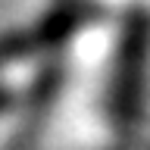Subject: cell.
<instances>
[{
    "mask_svg": "<svg viewBox=\"0 0 150 150\" xmlns=\"http://www.w3.org/2000/svg\"><path fill=\"white\" fill-rule=\"evenodd\" d=\"M81 22H84L81 3H63L59 9H53L50 16H44L35 25L9 31V35H0V66H9L16 59H25L31 53L47 50V47L63 44L72 31H78Z\"/></svg>",
    "mask_w": 150,
    "mask_h": 150,
    "instance_id": "obj_1",
    "label": "cell"
},
{
    "mask_svg": "<svg viewBox=\"0 0 150 150\" xmlns=\"http://www.w3.org/2000/svg\"><path fill=\"white\" fill-rule=\"evenodd\" d=\"M144 47H147V22L144 16H134L128 25V35L122 41V66L116 78V110L119 116H128L138 106L141 97V72H144Z\"/></svg>",
    "mask_w": 150,
    "mask_h": 150,
    "instance_id": "obj_2",
    "label": "cell"
},
{
    "mask_svg": "<svg viewBox=\"0 0 150 150\" xmlns=\"http://www.w3.org/2000/svg\"><path fill=\"white\" fill-rule=\"evenodd\" d=\"M9 103H13V94H9V91H0V112L6 110Z\"/></svg>",
    "mask_w": 150,
    "mask_h": 150,
    "instance_id": "obj_3",
    "label": "cell"
},
{
    "mask_svg": "<svg viewBox=\"0 0 150 150\" xmlns=\"http://www.w3.org/2000/svg\"><path fill=\"white\" fill-rule=\"evenodd\" d=\"M147 150H150V147H147Z\"/></svg>",
    "mask_w": 150,
    "mask_h": 150,
    "instance_id": "obj_4",
    "label": "cell"
}]
</instances>
